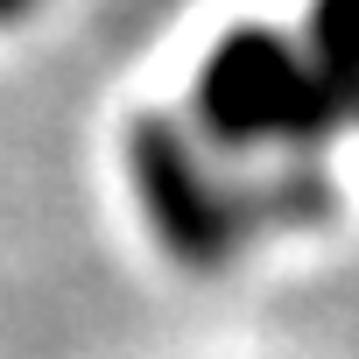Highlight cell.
<instances>
[{"label":"cell","instance_id":"obj_1","mask_svg":"<svg viewBox=\"0 0 359 359\" xmlns=\"http://www.w3.org/2000/svg\"><path fill=\"white\" fill-rule=\"evenodd\" d=\"M22 8H29V0H0V22H15V15H22Z\"/></svg>","mask_w":359,"mask_h":359}]
</instances>
